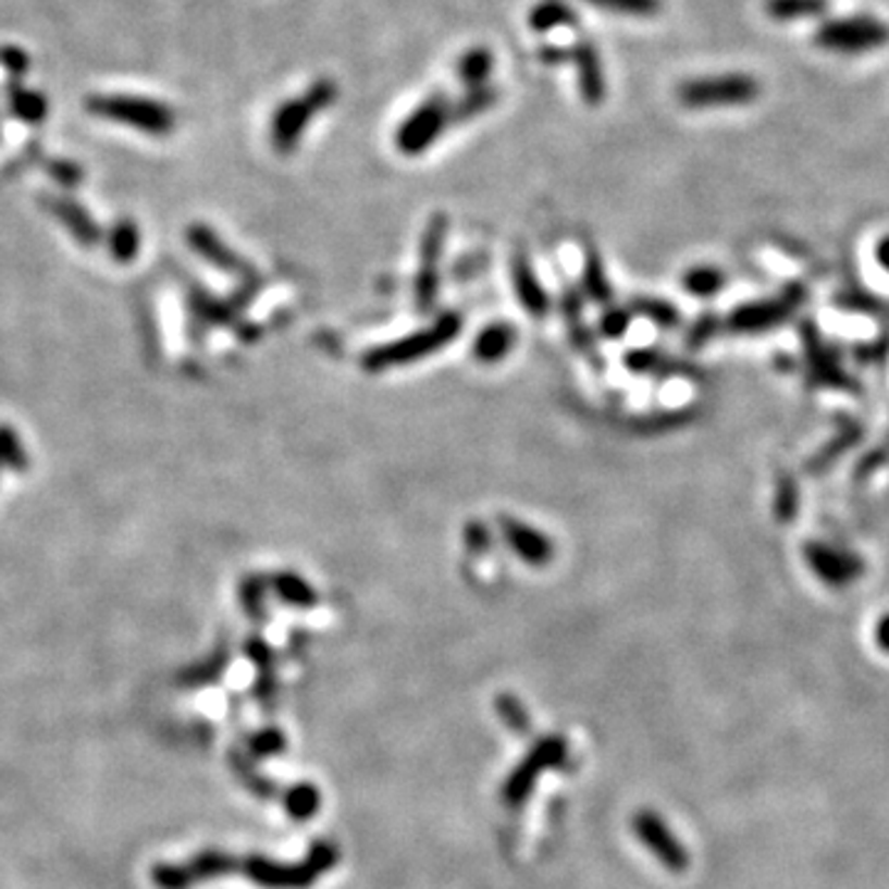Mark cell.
<instances>
[{
	"label": "cell",
	"mask_w": 889,
	"mask_h": 889,
	"mask_svg": "<svg viewBox=\"0 0 889 889\" xmlns=\"http://www.w3.org/2000/svg\"><path fill=\"white\" fill-rule=\"evenodd\" d=\"M640 309H643L650 319H655V322L659 324H667V326L677 324V311L672 307L663 305V301H643Z\"/></svg>",
	"instance_id": "f1b7e54d"
},
{
	"label": "cell",
	"mask_w": 889,
	"mask_h": 889,
	"mask_svg": "<svg viewBox=\"0 0 889 889\" xmlns=\"http://www.w3.org/2000/svg\"><path fill=\"white\" fill-rule=\"evenodd\" d=\"M42 206L67 227L72 237H75L82 247H95L99 245V240H102V231H99V225L91 220V215L85 208L75 203V200L60 198V196H42Z\"/></svg>",
	"instance_id": "9c48e42d"
},
{
	"label": "cell",
	"mask_w": 889,
	"mask_h": 889,
	"mask_svg": "<svg viewBox=\"0 0 889 889\" xmlns=\"http://www.w3.org/2000/svg\"><path fill=\"white\" fill-rule=\"evenodd\" d=\"M188 245L200 255V258L208 260L210 264H215L218 270L231 272V274H245L250 272V268L240 260V255H235L231 247H227L220 237L210 231L208 225H190L186 233Z\"/></svg>",
	"instance_id": "30bf717a"
},
{
	"label": "cell",
	"mask_w": 889,
	"mask_h": 889,
	"mask_svg": "<svg viewBox=\"0 0 889 889\" xmlns=\"http://www.w3.org/2000/svg\"><path fill=\"white\" fill-rule=\"evenodd\" d=\"M445 233H447V218L443 213L430 218L423 243H420V258H423V264H420V272L416 280V295H418L420 309H428L435 299L437 262H440V252H443V245H445Z\"/></svg>",
	"instance_id": "52a82bcc"
},
{
	"label": "cell",
	"mask_w": 889,
	"mask_h": 889,
	"mask_svg": "<svg viewBox=\"0 0 889 889\" xmlns=\"http://www.w3.org/2000/svg\"><path fill=\"white\" fill-rule=\"evenodd\" d=\"M830 0H764V13L776 23H801L825 17Z\"/></svg>",
	"instance_id": "5bb4252c"
},
{
	"label": "cell",
	"mask_w": 889,
	"mask_h": 889,
	"mask_svg": "<svg viewBox=\"0 0 889 889\" xmlns=\"http://www.w3.org/2000/svg\"><path fill=\"white\" fill-rule=\"evenodd\" d=\"M568 52H571L568 62H573L576 75H579L581 97L585 99V104L598 107L606 99V75H603L598 50H595L593 42L581 40L573 48H568Z\"/></svg>",
	"instance_id": "ba28073f"
},
{
	"label": "cell",
	"mask_w": 889,
	"mask_h": 889,
	"mask_svg": "<svg viewBox=\"0 0 889 889\" xmlns=\"http://www.w3.org/2000/svg\"><path fill=\"white\" fill-rule=\"evenodd\" d=\"M583 3L601 8V11L608 13L635 17H650L663 11V0H583Z\"/></svg>",
	"instance_id": "44dd1931"
},
{
	"label": "cell",
	"mask_w": 889,
	"mask_h": 889,
	"mask_svg": "<svg viewBox=\"0 0 889 889\" xmlns=\"http://www.w3.org/2000/svg\"><path fill=\"white\" fill-rule=\"evenodd\" d=\"M87 109L91 114L109 119V122L126 124L132 129H139L153 136H163L173 132L176 126V114L171 112L166 104L153 102L146 97H129V95H102L89 97Z\"/></svg>",
	"instance_id": "277c9868"
},
{
	"label": "cell",
	"mask_w": 889,
	"mask_h": 889,
	"mask_svg": "<svg viewBox=\"0 0 889 889\" xmlns=\"http://www.w3.org/2000/svg\"><path fill=\"white\" fill-rule=\"evenodd\" d=\"M879 260H882V264L889 270V240L879 245Z\"/></svg>",
	"instance_id": "8d00e7d4"
},
{
	"label": "cell",
	"mask_w": 889,
	"mask_h": 889,
	"mask_svg": "<svg viewBox=\"0 0 889 889\" xmlns=\"http://www.w3.org/2000/svg\"><path fill=\"white\" fill-rule=\"evenodd\" d=\"M635 823H638L640 838H643L647 845L655 850V855L663 860L667 867L677 869V873L687 867V852L682 850L680 842L675 840V836H670V830L665 828V823L659 820L657 815L643 813V815H638Z\"/></svg>",
	"instance_id": "7c38bea8"
},
{
	"label": "cell",
	"mask_w": 889,
	"mask_h": 889,
	"mask_svg": "<svg viewBox=\"0 0 889 889\" xmlns=\"http://www.w3.org/2000/svg\"><path fill=\"white\" fill-rule=\"evenodd\" d=\"M502 531H504V539H507V544L515 548L519 554V558H524L527 564L531 566H544L552 561L554 556V546L548 539L542 534V531L531 529L527 524H521L517 519H502Z\"/></svg>",
	"instance_id": "8fae6325"
},
{
	"label": "cell",
	"mask_w": 889,
	"mask_h": 889,
	"mask_svg": "<svg viewBox=\"0 0 889 889\" xmlns=\"http://www.w3.org/2000/svg\"><path fill=\"white\" fill-rule=\"evenodd\" d=\"M11 109L17 119L27 124H40L48 114V102L38 91H27L23 87H11Z\"/></svg>",
	"instance_id": "ffe728a7"
},
{
	"label": "cell",
	"mask_w": 889,
	"mask_h": 889,
	"mask_svg": "<svg viewBox=\"0 0 889 889\" xmlns=\"http://www.w3.org/2000/svg\"><path fill=\"white\" fill-rule=\"evenodd\" d=\"M0 65L11 70V75H23L27 70V54L17 48H3L0 50Z\"/></svg>",
	"instance_id": "f546056e"
},
{
	"label": "cell",
	"mask_w": 889,
	"mask_h": 889,
	"mask_svg": "<svg viewBox=\"0 0 889 889\" xmlns=\"http://www.w3.org/2000/svg\"><path fill=\"white\" fill-rule=\"evenodd\" d=\"M274 591H277L282 601L292 603V606H311L314 603V591L309 589L305 579H299L295 573H280L274 579Z\"/></svg>",
	"instance_id": "cb8c5ba5"
},
{
	"label": "cell",
	"mask_w": 889,
	"mask_h": 889,
	"mask_svg": "<svg viewBox=\"0 0 889 889\" xmlns=\"http://www.w3.org/2000/svg\"><path fill=\"white\" fill-rule=\"evenodd\" d=\"M721 282H724L721 272L712 270V268H700V270L687 272L684 287L690 292H694V295H700V297H709L721 287Z\"/></svg>",
	"instance_id": "484cf974"
},
{
	"label": "cell",
	"mask_w": 889,
	"mask_h": 889,
	"mask_svg": "<svg viewBox=\"0 0 889 889\" xmlns=\"http://www.w3.org/2000/svg\"><path fill=\"white\" fill-rule=\"evenodd\" d=\"M467 544H474V546H484L487 544V531H484L482 524H470L467 527Z\"/></svg>",
	"instance_id": "e575fe53"
},
{
	"label": "cell",
	"mask_w": 889,
	"mask_h": 889,
	"mask_svg": "<svg viewBox=\"0 0 889 889\" xmlns=\"http://www.w3.org/2000/svg\"><path fill=\"white\" fill-rule=\"evenodd\" d=\"M515 342H517L515 329L507 326V324H492L478 336V342H474L472 351L484 363H497L511 351Z\"/></svg>",
	"instance_id": "e0dca14e"
},
{
	"label": "cell",
	"mask_w": 889,
	"mask_h": 889,
	"mask_svg": "<svg viewBox=\"0 0 889 889\" xmlns=\"http://www.w3.org/2000/svg\"><path fill=\"white\" fill-rule=\"evenodd\" d=\"M813 42L825 52L863 54L889 45V25L877 15L828 17L818 25Z\"/></svg>",
	"instance_id": "3957f363"
},
{
	"label": "cell",
	"mask_w": 889,
	"mask_h": 889,
	"mask_svg": "<svg viewBox=\"0 0 889 889\" xmlns=\"http://www.w3.org/2000/svg\"><path fill=\"white\" fill-rule=\"evenodd\" d=\"M455 72L465 89L487 87V82L494 72V54L490 52V48H482V45L480 48H470L460 54Z\"/></svg>",
	"instance_id": "9a60e30c"
},
{
	"label": "cell",
	"mask_w": 889,
	"mask_h": 889,
	"mask_svg": "<svg viewBox=\"0 0 889 889\" xmlns=\"http://www.w3.org/2000/svg\"><path fill=\"white\" fill-rule=\"evenodd\" d=\"M576 23H579V13L566 0H542L529 13V27L536 33H552L556 27H576Z\"/></svg>",
	"instance_id": "2e32d148"
},
{
	"label": "cell",
	"mask_w": 889,
	"mask_h": 889,
	"mask_svg": "<svg viewBox=\"0 0 889 889\" xmlns=\"http://www.w3.org/2000/svg\"><path fill=\"white\" fill-rule=\"evenodd\" d=\"M3 467H11V470H25L27 467L23 440L11 425H0V470Z\"/></svg>",
	"instance_id": "603a6c76"
},
{
	"label": "cell",
	"mask_w": 889,
	"mask_h": 889,
	"mask_svg": "<svg viewBox=\"0 0 889 889\" xmlns=\"http://www.w3.org/2000/svg\"><path fill=\"white\" fill-rule=\"evenodd\" d=\"M499 91L492 87H480V89H467L460 99L450 102V124H462L470 122V119H478L480 114L487 112L494 104H497Z\"/></svg>",
	"instance_id": "ac0fdd59"
},
{
	"label": "cell",
	"mask_w": 889,
	"mask_h": 889,
	"mask_svg": "<svg viewBox=\"0 0 889 889\" xmlns=\"http://www.w3.org/2000/svg\"><path fill=\"white\" fill-rule=\"evenodd\" d=\"M107 243H109V252H112V258L116 262L129 264L136 260V255H139L141 250V233H139V227H136L134 220L124 218L112 227Z\"/></svg>",
	"instance_id": "d6986e66"
},
{
	"label": "cell",
	"mask_w": 889,
	"mask_h": 889,
	"mask_svg": "<svg viewBox=\"0 0 889 889\" xmlns=\"http://www.w3.org/2000/svg\"><path fill=\"white\" fill-rule=\"evenodd\" d=\"M314 805H317V793L311 791V788H299V791L295 793V803H292L289 808H292V815L305 818V815L314 811Z\"/></svg>",
	"instance_id": "4dcf8cb0"
},
{
	"label": "cell",
	"mask_w": 889,
	"mask_h": 889,
	"mask_svg": "<svg viewBox=\"0 0 889 889\" xmlns=\"http://www.w3.org/2000/svg\"><path fill=\"white\" fill-rule=\"evenodd\" d=\"M190 307H194V314L206 324H227L233 319V309L225 305V301H218L206 292H194L190 295Z\"/></svg>",
	"instance_id": "7402d4cb"
},
{
	"label": "cell",
	"mask_w": 889,
	"mask_h": 889,
	"mask_svg": "<svg viewBox=\"0 0 889 889\" xmlns=\"http://www.w3.org/2000/svg\"><path fill=\"white\" fill-rule=\"evenodd\" d=\"M511 280H515V289L519 295V301L524 305V309L529 314L534 317H544L548 311V297L542 284H539L534 270L529 268V262L524 255H519L511 264Z\"/></svg>",
	"instance_id": "4fadbf2b"
},
{
	"label": "cell",
	"mask_w": 889,
	"mask_h": 889,
	"mask_svg": "<svg viewBox=\"0 0 889 889\" xmlns=\"http://www.w3.org/2000/svg\"><path fill=\"white\" fill-rule=\"evenodd\" d=\"M603 332L610 338H618L622 332L628 329V314L626 311H608L606 317H603Z\"/></svg>",
	"instance_id": "1f68e13d"
},
{
	"label": "cell",
	"mask_w": 889,
	"mask_h": 889,
	"mask_svg": "<svg viewBox=\"0 0 889 889\" xmlns=\"http://www.w3.org/2000/svg\"><path fill=\"white\" fill-rule=\"evenodd\" d=\"M626 363L630 366V369L643 371V369H650V366H655V354H650V351H632V354H628Z\"/></svg>",
	"instance_id": "836d02e7"
},
{
	"label": "cell",
	"mask_w": 889,
	"mask_h": 889,
	"mask_svg": "<svg viewBox=\"0 0 889 889\" xmlns=\"http://www.w3.org/2000/svg\"><path fill=\"white\" fill-rule=\"evenodd\" d=\"M50 173H52L54 181L62 183V186H70V188H72V186H77V183H82V169L75 166V163H70V161L52 163Z\"/></svg>",
	"instance_id": "83f0119b"
},
{
	"label": "cell",
	"mask_w": 889,
	"mask_h": 889,
	"mask_svg": "<svg viewBox=\"0 0 889 889\" xmlns=\"http://www.w3.org/2000/svg\"><path fill=\"white\" fill-rule=\"evenodd\" d=\"M761 97V82L746 72L694 77L677 87V102L687 109L749 107Z\"/></svg>",
	"instance_id": "7a4b0ae2"
},
{
	"label": "cell",
	"mask_w": 889,
	"mask_h": 889,
	"mask_svg": "<svg viewBox=\"0 0 889 889\" xmlns=\"http://www.w3.org/2000/svg\"><path fill=\"white\" fill-rule=\"evenodd\" d=\"M336 97H338L336 82L329 77H319L311 82L299 97L287 99V102L272 114L270 139L274 149L280 153L295 151L301 141V134H305L307 126L311 124V119L332 107L336 102Z\"/></svg>",
	"instance_id": "6da1fadb"
},
{
	"label": "cell",
	"mask_w": 889,
	"mask_h": 889,
	"mask_svg": "<svg viewBox=\"0 0 889 889\" xmlns=\"http://www.w3.org/2000/svg\"><path fill=\"white\" fill-rule=\"evenodd\" d=\"M460 324L462 322L457 314L440 317L433 326L423 329V332L412 334L396 344L373 348V351L363 356V366L369 371H383L391 369V366H403L425 359L428 354H433L437 348H443L447 342H453L457 332H460Z\"/></svg>",
	"instance_id": "5b68a950"
},
{
	"label": "cell",
	"mask_w": 889,
	"mask_h": 889,
	"mask_svg": "<svg viewBox=\"0 0 889 889\" xmlns=\"http://www.w3.org/2000/svg\"><path fill=\"white\" fill-rule=\"evenodd\" d=\"M539 58H542L546 65H561V62H568L571 52H568V48H558V45H546V48L539 50Z\"/></svg>",
	"instance_id": "d6a6232c"
},
{
	"label": "cell",
	"mask_w": 889,
	"mask_h": 889,
	"mask_svg": "<svg viewBox=\"0 0 889 889\" xmlns=\"http://www.w3.org/2000/svg\"><path fill=\"white\" fill-rule=\"evenodd\" d=\"M450 126V99L443 91L430 95L423 104L412 109L406 122L398 126L396 146L400 153L418 156L433 146L440 134Z\"/></svg>",
	"instance_id": "8992f818"
},
{
	"label": "cell",
	"mask_w": 889,
	"mask_h": 889,
	"mask_svg": "<svg viewBox=\"0 0 889 889\" xmlns=\"http://www.w3.org/2000/svg\"><path fill=\"white\" fill-rule=\"evenodd\" d=\"M877 643L889 653V616L877 626Z\"/></svg>",
	"instance_id": "d590c367"
},
{
	"label": "cell",
	"mask_w": 889,
	"mask_h": 889,
	"mask_svg": "<svg viewBox=\"0 0 889 889\" xmlns=\"http://www.w3.org/2000/svg\"><path fill=\"white\" fill-rule=\"evenodd\" d=\"M583 282H585V289H589V295L595 301H608L610 299V287H608L606 277H603L601 260H598V255H595V252H589V260H585Z\"/></svg>",
	"instance_id": "d4e9b609"
},
{
	"label": "cell",
	"mask_w": 889,
	"mask_h": 889,
	"mask_svg": "<svg viewBox=\"0 0 889 889\" xmlns=\"http://www.w3.org/2000/svg\"><path fill=\"white\" fill-rule=\"evenodd\" d=\"M262 595H264V583L260 579H247L243 583V603L250 616H262Z\"/></svg>",
	"instance_id": "4316f807"
}]
</instances>
